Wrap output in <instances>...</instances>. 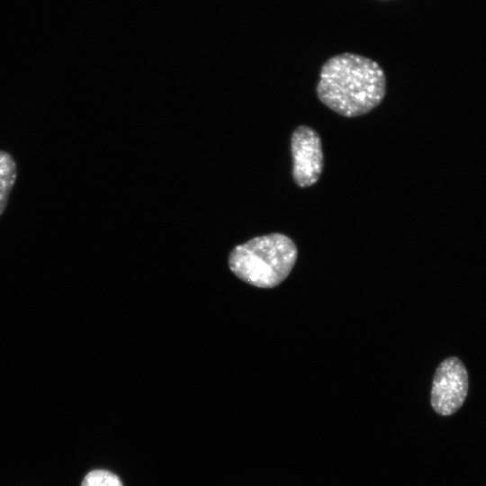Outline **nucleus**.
<instances>
[{
	"label": "nucleus",
	"mask_w": 486,
	"mask_h": 486,
	"mask_svg": "<svg viewBox=\"0 0 486 486\" xmlns=\"http://www.w3.org/2000/svg\"><path fill=\"white\" fill-rule=\"evenodd\" d=\"M468 374L457 357L445 359L436 368L431 389V405L442 416L457 411L466 398Z\"/></svg>",
	"instance_id": "obj_3"
},
{
	"label": "nucleus",
	"mask_w": 486,
	"mask_h": 486,
	"mask_svg": "<svg viewBox=\"0 0 486 486\" xmlns=\"http://www.w3.org/2000/svg\"><path fill=\"white\" fill-rule=\"evenodd\" d=\"M297 253L292 238L271 233L235 247L230 254L229 266L236 276L249 284L273 288L288 276Z\"/></svg>",
	"instance_id": "obj_2"
},
{
	"label": "nucleus",
	"mask_w": 486,
	"mask_h": 486,
	"mask_svg": "<svg viewBox=\"0 0 486 486\" xmlns=\"http://www.w3.org/2000/svg\"><path fill=\"white\" fill-rule=\"evenodd\" d=\"M292 177L300 187L313 185L323 170L324 156L318 132L306 125L297 127L291 137Z\"/></svg>",
	"instance_id": "obj_4"
},
{
	"label": "nucleus",
	"mask_w": 486,
	"mask_h": 486,
	"mask_svg": "<svg viewBox=\"0 0 486 486\" xmlns=\"http://www.w3.org/2000/svg\"><path fill=\"white\" fill-rule=\"evenodd\" d=\"M319 99L344 117L364 115L383 100L386 77L373 59L354 53L328 58L322 66L317 85Z\"/></svg>",
	"instance_id": "obj_1"
},
{
	"label": "nucleus",
	"mask_w": 486,
	"mask_h": 486,
	"mask_svg": "<svg viewBox=\"0 0 486 486\" xmlns=\"http://www.w3.org/2000/svg\"><path fill=\"white\" fill-rule=\"evenodd\" d=\"M17 178V164L13 156L0 149V216L7 207L10 194Z\"/></svg>",
	"instance_id": "obj_5"
},
{
	"label": "nucleus",
	"mask_w": 486,
	"mask_h": 486,
	"mask_svg": "<svg viewBox=\"0 0 486 486\" xmlns=\"http://www.w3.org/2000/svg\"><path fill=\"white\" fill-rule=\"evenodd\" d=\"M81 486H123L122 479L106 469H94L86 474Z\"/></svg>",
	"instance_id": "obj_6"
}]
</instances>
